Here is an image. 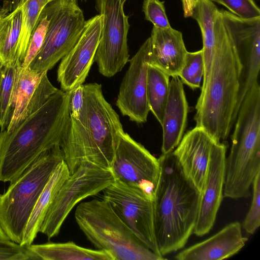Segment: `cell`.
Listing matches in <instances>:
<instances>
[{"label": "cell", "instance_id": "6da1fadb", "mask_svg": "<svg viewBox=\"0 0 260 260\" xmlns=\"http://www.w3.org/2000/svg\"><path fill=\"white\" fill-rule=\"evenodd\" d=\"M84 103L77 115L70 114L59 145L70 174L85 161L111 170L119 134V115L106 100L102 85L83 84Z\"/></svg>", "mask_w": 260, "mask_h": 260}, {"label": "cell", "instance_id": "7a4b0ae2", "mask_svg": "<svg viewBox=\"0 0 260 260\" xmlns=\"http://www.w3.org/2000/svg\"><path fill=\"white\" fill-rule=\"evenodd\" d=\"M71 91L59 89L12 132L0 133V182L19 176L44 152L59 145L70 116Z\"/></svg>", "mask_w": 260, "mask_h": 260}, {"label": "cell", "instance_id": "3957f363", "mask_svg": "<svg viewBox=\"0 0 260 260\" xmlns=\"http://www.w3.org/2000/svg\"><path fill=\"white\" fill-rule=\"evenodd\" d=\"M214 21L216 45L207 83L195 107L197 127L216 142L224 141L233 127L242 65L224 26L220 11Z\"/></svg>", "mask_w": 260, "mask_h": 260}, {"label": "cell", "instance_id": "277c9868", "mask_svg": "<svg viewBox=\"0 0 260 260\" xmlns=\"http://www.w3.org/2000/svg\"><path fill=\"white\" fill-rule=\"evenodd\" d=\"M160 177L154 200V224L159 253L183 248L193 234L201 194L185 178L172 152L158 158Z\"/></svg>", "mask_w": 260, "mask_h": 260}, {"label": "cell", "instance_id": "5b68a950", "mask_svg": "<svg viewBox=\"0 0 260 260\" xmlns=\"http://www.w3.org/2000/svg\"><path fill=\"white\" fill-rule=\"evenodd\" d=\"M75 218L94 246L110 254L113 260L166 259L145 246L103 199L80 203Z\"/></svg>", "mask_w": 260, "mask_h": 260}, {"label": "cell", "instance_id": "8992f818", "mask_svg": "<svg viewBox=\"0 0 260 260\" xmlns=\"http://www.w3.org/2000/svg\"><path fill=\"white\" fill-rule=\"evenodd\" d=\"M63 160L59 145L42 153L0 194V226L20 244L35 204L58 165Z\"/></svg>", "mask_w": 260, "mask_h": 260}, {"label": "cell", "instance_id": "52a82bcc", "mask_svg": "<svg viewBox=\"0 0 260 260\" xmlns=\"http://www.w3.org/2000/svg\"><path fill=\"white\" fill-rule=\"evenodd\" d=\"M110 170L89 161L81 163L61 185L47 212L39 232L56 236L66 218L81 201L103 191L114 181Z\"/></svg>", "mask_w": 260, "mask_h": 260}, {"label": "cell", "instance_id": "ba28073f", "mask_svg": "<svg viewBox=\"0 0 260 260\" xmlns=\"http://www.w3.org/2000/svg\"><path fill=\"white\" fill-rule=\"evenodd\" d=\"M123 0H95V8L102 18L101 35L94 61L99 72L111 77L129 61L127 34L128 17Z\"/></svg>", "mask_w": 260, "mask_h": 260}, {"label": "cell", "instance_id": "9c48e42d", "mask_svg": "<svg viewBox=\"0 0 260 260\" xmlns=\"http://www.w3.org/2000/svg\"><path fill=\"white\" fill-rule=\"evenodd\" d=\"M85 21L77 2L58 1L43 45L28 67L42 72L52 69L75 45Z\"/></svg>", "mask_w": 260, "mask_h": 260}, {"label": "cell", "instance_id": "30bf717a", "mask_svg": "<svg viewBox=\"0 0 260 260\" xmlns=\"http://www.w3.org/2000/svg\"><path fill=\"white\" fill-rule=\"evenodd\" d=\"M103 192V199L135 236L150 250L160 255L154 231L153 201L140 189L117 180Z\"/></svg>", "mask_w": 260, "mask_h": 260}, {"label": "cell", "instance_id": "8fae6325", "mask_svg": "<svg viewBox=\"0 0 260 260\" xmlns=\"http://www.w3.org/2000/svg\"><path fill=\"white\" fill-rule=\"evenodd\" d=\"M110 170L115 180L140 189L154 200L160 173L158 159L124 131L119 134Z\"/></svg>", "mask_w": 260, "mask_h": 260}, {"label": "cell", "instance_id": "7c38bea8", "mask_svg": "<svg viewBox=\"0 0 260 260\" xmlns=\"http://www.w3.org/2000/svg\"><path fill=\"white\" fill-rule=\"evenodd\" d=\"M152 47L149 37L129 60L121 82L116 105L123 116L137 123L147 121L150 111L147 96V70Z\"/></svg>", "mask_w": 260, "mask_h": 260}, {"label": "cell", "instance_id": "4fadbf2b", "mask_svg": "<svg viewBox=\"0 0 260 260\" xmlns=\"http://www.w3.org/2000/svg\"><path fill=\"white\" fill-rule=\"evenodd\" d=\"M102 22L100 14L86 20L77 42L61 59L57 79L62 90L72 91L84 82L94 61Z\"/></svg>", "mask_w": 260, "mask_h": 260}, {"label": "cell", "instance_id": "5bb4252c", "mask_svg": "<svg viewBox=\"0 0 260 260\" xmlns=\"http://www.w3.org/2000/svg\"><path fill=\"white\" fill-rule=\"evenodd\" d=\"M228 145L215 143L211 152L205 187L201 193L193 234L202 237L213 228L223 198L225 162Z\"/></svg>", "mask_w": 260, "mask_h": 260}, {"label": "cell", "instance_id": "9a60e30c", "mask_svg": "<svg viewBox=\"0 0 260 260\" xmlns=\"http://www.w3.org/2000/svg\"><path fill=\"white\" fill-rule=\"evenodd\" d=\"M215 143L203 128L195 126L183 135L172 151L183 175L201 194L205 187Z\"/></svg>", "mask_w": 260, "mask_h": 260}, {"label": "cell", "instance_id": "2e32d148", "mask_svg": "<svg viewBox=\"0 0 260 260\" xmlns=\"http://www.w3.org/2000/svg\"><path fill=\"white\" fill-rule=\"evenodd\" d=\"M248 238L243 236L241 224L230 223L209 238L177 253V260H222L238 253Z\"/></svg>", "mask_w": 260, "mask_h": 260}, {"label": "cell", "instance_id": "e0dca14e", "mask_svg": "<svg viewBox=\"0 0 260 260\" xmlns=\"http://www.w3.org/2000/svg\"><path fill=\"white\" fill-rule=\"evenodd\" d=\"M188 112L183 84L178 76H173L161 124L162 154L172 152L180 143L186 127Z\"/></svg>", "mask_w": 260, "mask_h": 260}, {"label": "cell", "instance_id": "ac0fdd59", "mask_svg": "<svg viewBox=\"0 0 260 260\" xmlns=\"http://www.w3.org/2000/svg\"><path fill=\"white\" fill-rule=\"evenodd\" d=\"M150 63L170 77L179 75L187 52L182 33L172 27H153L151 36Z\"/></svg>", "mask_w": 260, "mask_h": 260}, {"label": "cell", "instance_id": "d6986e66", "mask_svg": "<svg viewBox=\"0 0 260 260\" xmlns=\"http://www.w3.org/2000/svg\"><path fill=\"white\" fill-rule=\"evenodd\" d=\"M70 174L68 167L63 160L53 171L35 204L24 229L21 245L28 246L32 244L51 204Z\"/></svg>", "mask_w": 260, "mask_h": 260}, {"label": "cell", "instance_id": "ffe728a7", "mask_svg": "<svg viewBox=\"0 0 260 260\" xmlns=\"http://www.w3.org/2000/svg\"><path fill=\"white\" fill-rule=\"evenodd\" d=\"M12 2L7 1L0 10V61L5 67L22 63L18 54L22 6L20 4L12 11Z\"/></svg>", "mask_w": 260, "mask_h": 260}, {"label": "cell", "instance_id": "44dd1931", "mask_svg": "<svg viewBox=\"0 0 260 260\" xmlns=\"http://www.w3.org/2000/svg\"><path fill=\"white\" fill-rule=\"evenodd\" d=\"M28 249L36 260H113L112 256L104 250L83 247L72 241L32 244Z\"/></svg>", "mask_w": 260, "mask_h": 260}, {"label": "cell", "instance_id": "7402d4cb", "mask_svg": "<svg viewBox=\"0 0 260 260\" xmlns=\"http://www.w3.org/2000/svg\"><path fill=\"white\" fill-rule=\"evenodd\" d=\"M45 72L32 70L28 67H21L16 103L10 122L6 129L7 133L12 132L26 118L29 102Z\"/></svg>", "mask_w": 260, "mask_h": 260}, {"label": "cell", "instance_id": "603a6c76", "mask_svg": "<svg viewBox=\"0 0 260 260\" xmlns=\"http://www.w3.org/2000/svg\"><path fill=\"white\" fill-rule=\"evenodd\" d=\"M170 76L159 68L149 63L147 96L151 111L161 125L168 100Z\"/></svg>", "mask_w": 260, "mask_h": 260}, {"label": "cell", "instance_id": "cb8c5ba5", "mask_svg": "<svg viewBox=\"0 0 260 260\" xmlns=\"http://www.w3.org/2000/svg\"><path fill=\"white\" fill-rule=\"evenodd\" d=\"M21 62L12 66L5 67L0 88V128L7 129L14 109Z\"/></svg>", "mask_w": 260, "mask_h": 260}, {"label": "cell", "instance_id": "d4e9b609", "mask_svg": "<svg viewBox=\"0 0 260 260\" xmlns=\"http://www.w3.org/2000/svg\"><path fill=\"white\" fill-rule=\"evenodd\" d=\"M48 0H21L22 19L18 42V54L23 62L31 34L37 23L40 14Z\"/></svg>", "mask_w": 260, "mask_h": 260}, {"label": "cell", "instance_id": "484cf974", "mask_svg": "<svg viewBox=\"0 0 260 260\" xmlns=\"http://www.w3.org/2000/svg\"><path fill=\"white\" fill-rule=\"evenodd\" d=\"M58 1L48 3L42 11L37 23L31 34L22 67H27L40 51L49 25L50 19Z\"/></svg>", "mask_w": 260, "mask_h": 260}, {"label": "cell", "instance_id": "4316f807", "mask_svg": "<svg viewBox=\"0 0 260 260\" xmlns=\"http://www.w3.org/2000/svg\"><path fill=\"white\" fill-rule=\"evenodd\" d=\"M204 74V62L202 49L187 52L184 64L178 77L183 83L193 90L201 87Z\"/></svg>", "mask_w": 260, "mask_h": 260}, {"label": "cell", "instance_id": "83f0119b", "mask_svg": "<svg viewBox=\"0 0 260 260\" xmlns=\"http://www.w3.org/2000/svg\"><path fill=\"white\" fill-rule=\"evenodd\" d=\"M252 199L250 209L241 224L249 234H253L260 225V173L252 182Z\"/></svg>", "mask_w": 260, "mask_h": 260}, {"label": "cell", "instance_id": "f1b7e54d", "mask_svg": "<svg viewBox=\"0 0 260 260\" xmlns=\"http://www.w3.org/2000/svg\"><path fill=\"white\" fill-rule=\"evenodd\" d=\"M164 1L144 0L142 10L145 19L151 22L154 26L160 28L171 27L166 13Z\"/></svg>", "mask_w": 260, "mask_h": 260}, {"label": "cell", "instance_id": "f546056e", "mask_svg": "<svg viewBox=\"0 0 260 260\" xmlns=\"http://www.w3.org/2000/svg\"><path fill=\"white\" fill-rule=\"evenodd\" d=\"M225 7L230 12L244 19L260 16V9L253 0H212Z\"/></svg>", "mask_w": 260, "mask_h": 260}, {"label": "cell", "instance_id": "4dcf8cb0", "mask_svg": "<svg viewBox=\"0 0 260 260\" xmlns=\"http://www.w3.org/2000/svg\"><path fill=\"white\" fill-rule=\"evenodd\" d=\"M83 84L71 91L70 102V114L77 115L81 111L84 103Z\"/></svg>", "mask_w": 260, "mask_h": 260}, {"label": "cell", "instance_id": "1f68e13d", "mask_svg": "<svg viewBox=\"0 0 260 260\" xmlns=\"http://www.w3.org/2000/svg\"><path fill=\"white\" fill-rule=\"evenodd\" d=\"M182 2L184 17H192L196 0H182Z\"/></svg>", "mask_w": 260, "mask_h": 260}, {"label": "cell", "instance_id": "d6a6232c", "mask_svg": "<svg viewBox=\"0 0 260 260\" xmlns=\"http://www.w3.org/2000/svg\"><path fill=\"white\" fill-rule=\"evenodd\" d=\"M0 240H10L0 226Z\"/></svg>", "mask_w": 260, "mask_h": 260}, {"label": "cell", "instance_id": "836d02e7", "mask_svg": "<svg viewBox=\"0 0 260 260\" xmlns=\"http://www.w3.org/2000/svg\"><path fill=\"white\" fill-rule=\"evenodd\" d=\"M20 2L21 0H12L13 10L15 9L20 5Z\"/></svg>", "mask_w": 260, "mask_h": 260}, {"label": "cell", "instance_id": "e575fe53", "mask_svg": "<svg viewBox=\"0 0 260 260\" xmlns=\"http://www.w3.org/2000/svg\"><path fill=\"white\" fill-rule=\"evenodd\" d=\"M3 69H4V66L2 65L0 61V88L1 86V84L3 80Z\"/></svg>", "mask_w": 260, "mask_h": 260}, {"label": "cell", "instance_id": "d590c367", "mask_svg": "<svg viewBox=\"0 0 260 260\" xmlns=\"http://www.w3.org/2000/svg\"><path fill=\"white\" fill-rule=\"evenodd\" d=\"M60 1L62 2H65V3L77 2V0H48V2L49 3V2H51L52 1Z\"/></svg>", "mask_w": 260, "mask_h": 260}, {"label": "cell", "instance_id": "8d00e7d4", "mask_svg": "<svg viewBox=\"0 0 260 260\" xmlns=\"http://www.w3.org/2000/svg\"><path fill=\"white\" fill-rule=\"evenodd\" d=\"M123 1H124V2H125L126 0H123Z\"/></svg>", "mask_w": 260, "mask_h": 260}, {"label": "cell", "instance_id": "74e56055", "mask_svg": "<svg viewBox=\"0 0 260 260\" xmlns=\"http://www.w3.org/2000/svg\"></svg>", "mask_w": 260, "mask_h": 260}]
</instances>
